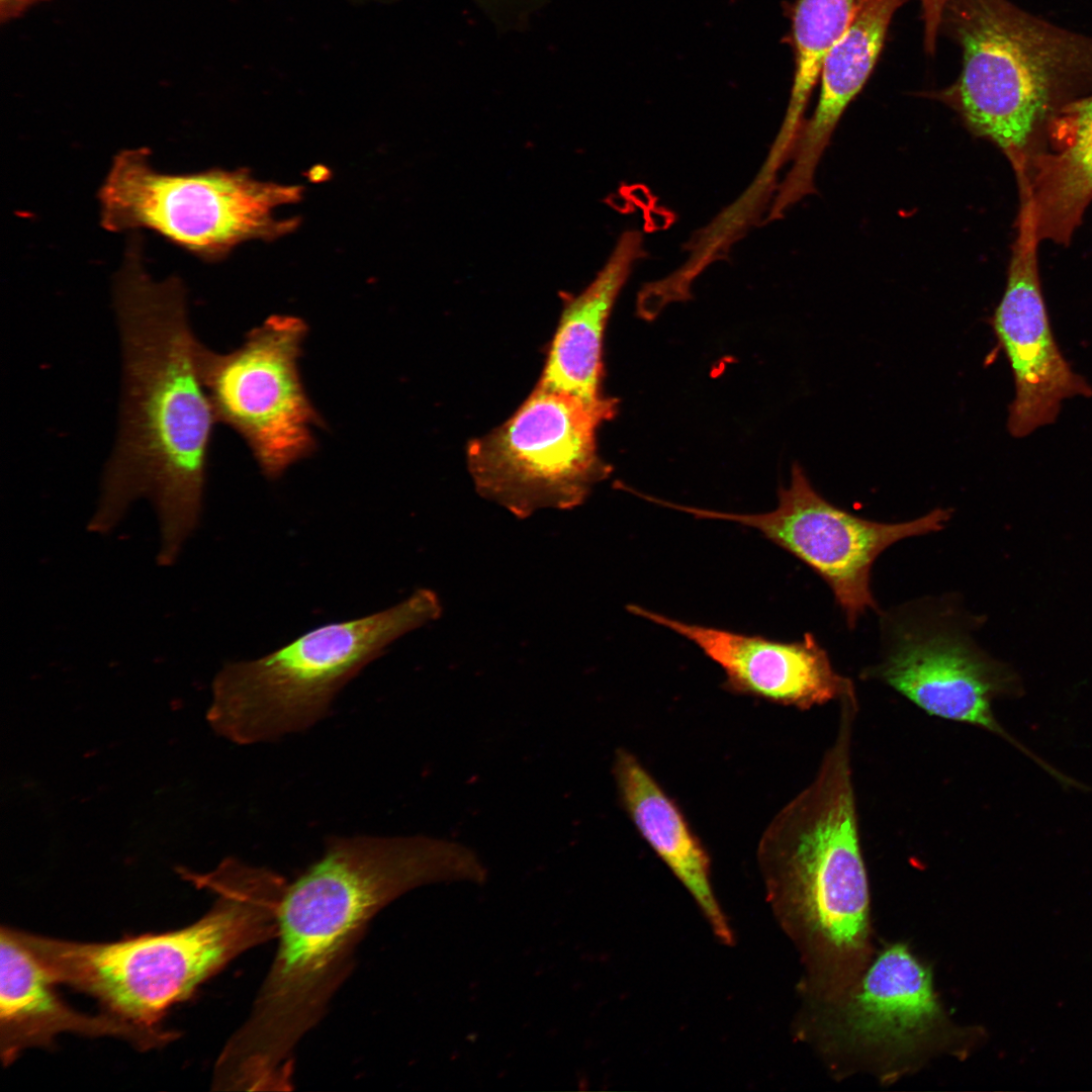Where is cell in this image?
I'll return each mask as SVG.
<instances>
[{
    "mask_svg": "<svg viewBox=\"0 0 1092 1092\" xmlns=\"http://www.w3.org/2000/svg\"><path fill=\"white\" fill-rule=\"evenodd\" d=\"M474 861L462 844L426 835L331 838L322 857L286 886L274 961L214 1066L222 1084L289 1090L294 1049L351 972L369 921L406 890L468 875Z\"/></svg>",
    "mask_w": 1092,
    "mask_h": 1092,
    "instance_id": "cell-1",
    "label": "cell"
},
{
    "mask_svg": "<svg viewBox=\"0 0 1092 1092\" xmlns=\"http://www.w3.org/2000/svg\"><path fill=\"white\" fill-rule=\"evenodd\" d=\"M121 349V394L113 450L89 522L112 530L134 502L153 505L158 561L170 565L195 531L216 422L197 364L186 289L177 276L155 280L131 236L114 278Z\"/></svg>",
    "mask_w": 1092,
    "mask_h": 1092,
    "instance_id": "cell-2",
    "label": "cell"
},
{
    "mask_svg": "<svg viewBox=\"0 0 1092 1092\" xmlns=\"http://www.w3.org/2000/svg\"><path fill=\"white\" fill-rule=\"evenodd\" d=\"M854 704L811 783L769 821L756 858L766 899L806 967V994L832 1001L858 979L870 954V894L852 775Z\"/></svg>",
    "mask_w": 1092,
    "mask_h": 1092,
    "instance_id": "cell-3",
    "label": "cell"
},
{
    "mask_svg": "<svg viewBox=\"0 0 1092 1092\" xmlns=\"http://www.w3.org/2000/svg\"><path fill=\"white\" fill-rule=\"evenodd\" d=\"M216 899L183 928L112 942L47 937L7 927L58 984L99 1001L106 1012L160 1026L166 1012L247 949L276 938L287 886L279 874L236 858L205 875L186 874Z\"/></svg>",
    "mask_w": 1092,
    "mask_h": 1092,
    "instance_id": "cell-4",
    "label": "cell"
},
{
    "mask_svg": "<svg viewBox=\"0 0 1092 1092\" xmlns=\"http://www.w3.org/2000/svg\"><path fill=\"white\" fill-rule=\"evenodd\" d=\"M960 44L958 80L939 98L1027 177L1035 136L1082 85H1092V38L1032 16L1008 0H948L942 15Z\"/></svg>",
    "mask_w": 1092,
    "mask_h": 1092,
    "instance_id": "cell-5",
    "label": "cell"
},
{
    "mask_svg": "<svg viewBox=\"0 0 1092 1092\" xmlns=\"http://www.w3.org/2000/svg\"><path fill=\"white\" fill-rule=\"evenodd\" d=\"M441 612L437 595L421 588L390 608L322 625L259 658L228 663L213 680L208 721L244 745L305 730L390 644Z\"/></svg>",
    "mask_w": 1092,
    "mask_h": 1092,
    "instance_id": "cell-6",
    "label": "cell"
},
{
    "mask_svg": "<svg viewBox=\"0 0 1092 1092\" xmlns=\"http://www.w3.org/2000/svg\"><path fill=\"white\" fill-rule=\"evenodd\" d=\"M149 157L146 148L114 156L98 191L105 230H151L214 261L240 243L276 238L296 225L277 219L274 210L298 201L301 187L261 182L245 170L160 173Z\"/></svg>",
    "mask_w": 1092,
    "mask_h": 1092,
    "instance_id": "cell-7",
    "label": "cell"
},
{
    "mask_svg": "<svg viewBox=\"0 0 1092 1092\" xmlns=\"http://www.w3.org/2000/svg\"><path fill=\"white\" fill-rule=\"evenodd\" d=\"M972 621L954 596L928 597L880 613V653L862 675L879 680L930 716L967 723L1003 738L1066 785L1057 770L1008 733L992 710L1018 696L1015 674L975 642Z\"/></svg>",
    "mask_w": 1092,
    "mask_h": 1092,
    "instance_id": "cell-8",
    "label": "cell"
},
{
    "mask_svg": "<svg viewBox=\"0 0 1092 1092\" xmlns=\"http://www.w3.org/2000/svg\"><path fill=\"white\" fill-rule=\"evenodd\" d=\"M616 413L536 384L505 423L468 444L477 492L520 519L581 505L612 470L598 453L596 436Z\"/></svg>",
    "mask_w": 1092,
    "mask_h": 1092,
    "instance_id": "cell-9",
    "label": "cell"
},
{
    "mask_svg": "<svg viewBox=\"0 0 1092 1092\" xmlns=\"http://www.w3.org/2000/svg\"><path fill=\"white\" fill-rule=\"evenodd\" d=\"M306 332L299 317L272 315L231 352L197 345L200 377L216 421L245 440L269 479L315 449L313 429L322 419L298 369Z\"/></svg>",
    "mask_w": 1092,
    "mask_h": 1092,
    "instance_id": "cell-10",
    "label": "cell"
},
{
    "mask_svg": "<svg viewBox=\"0 0 1092 1092\" xmlns=\"http://www.w3.org/2000/svg\"><path fill=\"white\" fill-rule=\"evenodd\" d=\"M778 500L776 509L761 514L718 512L659 498L657 504L697 519L733 522L757 530L827 583L848 628H854L867 612H879L871 588L878 557L901 540L942 530L952 513L938 508L899 523L862 519L817 492L798 463L793 465L789 484L780 487Z\"/></svg>",
    "mask_w": 1092,
    "mask_h": 1092,
    "instance_id": "cell-11",
    "label": "cell"
},
{
    "mask_svg": "<svg viewBox=\"0 0 1092 1092\" xmlns=\"http://www.w3.org/2000/svg\"><path fill=\"white\" fill-rule=\"evenodd\" d=\"M1039 242L1030 194L1022 191L1006 288L993 317L1014 376L1007 427L1016 438L1054 423L1066 399L1092 395V387L1072 370L1053 336L1039 280Z\"/></svg>",
    "mask_w": 1092,
    "mask_h": 1092,
    "instance_id": "cell-12",
    "label": "cell"
},
{
    "mask_svg": "<svg viewBox=\"0 0 1092 1092\" xmlns=\"http://www.w3.org/2000/svg\"><path fill=\"white\" fill-rule=\"evenodd\" d=\"M828 1004L835 1009L827 1019V1034L885 1069L920 1055L944 1021L929 970L901 943L884 948Z\"/></svg>",
    "mask_w": 1092,
    "mask_h": 1092,
    "instance_id": "cell-13",
    "label": "cell"
},
{
    "mask_svg": "<svg viewBox=\"0 0 1092 1092\" xmlns=\"http://www.w3.org/2000/svg\"><path fill=\"white\" fill-rule=\"evenodd\" d=\"M629 611L697 645L725 673L728 691L774 704L809 710L857 697L853 681L832 665L811 633L782 642L715 627L691 624L631 605Z\"/></svg>",
    "mask_w": 1092,
    "mask_h": 1092,
    "instance_id": "cell-14",
    "label": "cell"
},
{
    "mask_svg": "<svg viewBox=\"0 0 1092 1092\" xmlns=\"http://www.w3.org/2000/svg\"><path fill=\"white\" fill-rule=\"evenodd\" d=\"M0 1055L4 1066L28 1048H49L63 1032L110 1036L140 1051L163 1046L177 1032L138 1024L111 1013L75 1010L56 992L57 984L6 927L0 931Z\"/></svg>",
    "mask_w": 1092,
    "mask_h": 1092,
    "instance_id": "cell-15",
    "label": "cell"
},
{
    "mask_svg": "<svg viewBox=\"0 0 1092 1092\" xmlns=\"http://www.w3.org/2000/svg\"><path fill=\"white\" fill-rule=\"evenodd\" d=\"M901 3L902 0L857 1L848 27L823 59L817 106L801 128L790 170L777 185L768 221L782 218L791 206L814 191V174L820 158L845 108L869 79L891 19Z\"/></svg>",
    "mask_w": 1092,
    "mask_h": 1092,
    "instance_id": "cell-16",
    "label": "cell"
},
{
    "mask_svg": "<svg viewBox=\"0 0 1092 1092\" xmlns=\"http://www.w3.org/2000/svg\"><path fill=\"white\" fill-rule=\"evenodd\" d=\"M646 255L638 230L625 231L590 283L565 294L561 316L537 384L573 394L603 407L617 399L602 391V350L608 318L635 263Z\"/></svg>",
    "mask_w": 1092,
    "mask_h": 1092,
    "instance_id": "cell-17",
    "label": "cell"
},
{
    "mask_svg": "<svg viewBox=\"0 0 1092 1092\" xmlns=\"http://www.w3.org/2000/svg\"><path fill=\"white\" fill-rule=\"evenodd\" d=\"M1034 150L1027 186L1040 241L1068 245L1092 202V91L1063 104Z\"/></svg>",
    "mask_w": 1092,
    "mask_h": 1092,
    "instance_id": "cell-18",
    "label": "cell"
},
{
    "mask_svg": "<svg viewBox=\"0 0 1092 1092\" xmlns=\"http://www.w3.org/2000/svg\"><path fill=\"white\" fill-rule=\"evenodd\" d=\"M613 776L635 828L695 899L714 934L725 944L733 933L711 883L709 855L676 804L625 748L615 752Z\"/></svg>",
    "mask_w": 1092,
    "mask_h": 1092,
    "instance_id": "cell-19",
    "label": "cell"
},
{
    "mask_svg": "<svg viewBox=\"0 0 1092 1092\" xmlns=\"http://www.w3.org/2000/svg\"><path fill=\"white\" fill-rule=\"evenodd\" d=\"M857 0H798L793 19L795 75L790 101L770 147L779 157L794 150L823 59L848 27Z\"/></svg>",
    "mask_w": 1092,
    "mask_h": 1092,
    "instance_id": "cell-20",
    "label": "cell"
},
{
    "mask_svg": "<svg viewBox=\"0 0 1092 1092\" xmlns=\"http://www.w3.org/2000/svg\"><path fill=\"white\" fill-rule=\"evenodd\" d=\"M919 1L924 22V47L928 53H932L935 50L937 35L941 27L943 11L948 0Z\"/></svg>",
    "mask_w": 1092,
    "mask_h": 1092,
    "instance_id": "cell-21",
    "label": "cell"
},
{
    "mask_svg": "<svg viewBox=\"0 0 1092 1092\" xmlns=\"http://www.w3.org/2000/svg\"><path fill=\"white\" fill-rule=\"evenodd\" d=\"M47 0H0V21L9 22L21 16L31 6Z\"/></svg>",
    "mask_w": 1092,
    "mask_h": 1092,
    "instance_id": "cell-22",
    "label": "cell"
}]
</instances>
